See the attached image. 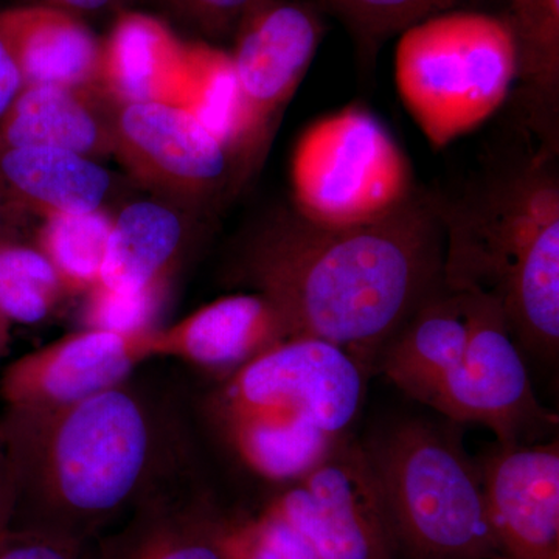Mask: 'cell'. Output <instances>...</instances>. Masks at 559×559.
<instances>
[{
  "instance_id": "44dd1931",
  "label": "cell",
  "mask_w": 559,
  "mask_h": 559,
  "mask_svg": "<svg viewBox=\"0 0 559 559\" xmlns=\"http://www.w3.org/2000/svg\"><path fill=\"white\" fill-rule=\"evenodd\" d=\"M498 13L516 44L514 123L540 142L559 145V0H502Z\"/></svg>"
},
{
  "instance_id": "7a4b0ae2",
  "label": "cell",
  "mask_w": 559,
  "mask_h": 559,
  "mask_svg": "<svg viewBox=\"0 0 559 559\" xmlns=\"http://www.w3.org/2000/svg\"><path fill=\"white\" fill-rule=\"evenodd\" d=\"M14 476L10 528L92 543L183 479L178 423L131 380L49 411L0 417Z\"/></svg>"
},
{
  "instance_id": "ac0fdd59",
  "label": "cell",
  "mask_w": 559,
  "mask_h": 559,
  "mask_svg": "<svg viewBox=\"0 0 559 559\" xmlns=\"http://www.w3.org/2000/svg\"><path fill=\"white\" fill-rule=\"evenodd\" d=\"M114 103L98 90L25 86L0 120V151L55 148L98 160L112 156Z\"/></svg>"
},
{
  "instance_id": "1f68e13d",
  "label": "cell",
  "mask_w": 559,
  "mask_h": 559,
  "mask_svg": "<svg viewBox=\"0 0 559 559\" xmlns=\"http://www.w3.org/2000/svg\"><path fill=\"white\" fill-rule=\"evenodd\" d=\"M16 476L11 463L9 448L0 432V533L9 528L16 506Z\"/></svg>"
},
{
  "instance_id": "ba28073f",
  "label": "cell",
  "mask_w": 559,
  "mask_h": 559,
  "mask_svg": "<svg viewBox=\"0 0 559 559\" xmlns=\"http://www.w3.org/2000/svg\"><path fill=\"white\" fill-rule=\"evenodd\" d=\"M263 511L308 540L319 559H396L388 506L362 441H340Z\"/></svg>"
},
{
  "instance_id": "4fadbf2b",
  "label": "cell",
  "mask_w": 559,
  "mask_h": 559,
  "mask_svg": "<svg viewBox=\"0 0 559 559\" xmlns=\"http://www.w3.org/2000/svg\"><path fill=\"white\" fill-rule=\"evenodd\" d=\"M479 463L500 559H559L558 440L496 443Z\"/></svg>"
},
{
  "instance_id": "484cf974",
  "label": "cell",
  "mask_w": 559,
  "mask_h": 559,
  "mask_svg": "<svg viewBox=\"0 0 559 559\" xmlns=\"http://www.w3.org/2000/svg\"><path fill=\"white\" fill-rule=\"evenodd\" d=\"M66 290L38 248L0 238V314L11 323L35 325L58 307Z\"/></svg>"
},
{
  "instance_id": "cb8c5ba5",
  "label": "cell",
  "mask_w": 559,
  "mask_h": 559,
  "mask_svg": "<svg viewBox=\"0 0 559 559\" xmlns=\"http://www.w3.org/2000/svg\"><path fill=\"white\" fill-rule=\"evenodd\" d=\"M112 224L105 209L44 218L36 248L57 271L66 294H87L98 285Z\"/></svg>"
},
{
  "instance_id": "6da1fadb",
  "label": "cell",
  "mask_w": 559,
  "mask_h": 559,
  "mask_svg": "<svg viewBox=\"0 0 559 559\" xmlns=\"http://www.w3.org/2000/svg\"><path fill=\"white\" fill-rule=\"evenodd\" d=\"M436 194L418 190L389 218L323 229L283 209L253 231L237 275L274 301L294 336L348 352L369 373L390 340L443 286Z\"/></svg>"
},
{
  "instance_id": "603a6c76",
  "label": "cell",
  "mask_w": 559,
  "mask_h": 559,
  "mask_svg": "<svg viewBox=\"0 0 559 559\" xmlns=\"http://www.w3.org/2000/svg\"><path fill=\"white\" fill-rule=\"evenodd\" d=\"M189 55V91L183 106L227 146L245 182L264 156L257 145L229 51L190 44Z\"/></svg>"
},
{
  "instance_id": "f1b7e54d",
  "label": "cell",
  "mask_w": 559,
  "mask_h": 559,
  "mask_svg": "<svg viewBox=\"0 0 559 559\" xmlns=\"http://www.w3.org/2000/svg\"><path fill=\"white\" fill-rule=\"evenodd\" d=\"M90 543L35 530L5 528L0 533V559H87Z\"/></svg>"
},
{
  "instance_id": "f546056e",
  "label": "cell",
  "mask_w": 559,
  "mask_h": 559,
  "mask_svg": "<svg viewBox=\"0 0 559 559\" xmlns=\"http://www.w3.org/2000/svg\"><path fill=\"white\" fill-rule=\"evenodd\" d=\"M176 14L210 38L234 35L255 0H164Z\"/></svg>"
},
{
  "instance_id": "d6986e66",
  "label": "cell",
  "mask_w": 559,
  "mask_h": 559,
  "mask_svg": "<svg viewBox=\"0 0 559 559\" xmlns=\"http://www.w3.org/2000/svg\"><path fill=\"white\" fill-rule=\"evenodd\" d=\"M0 38L20 66L25 86L102 91L103 40L75 14L40 3L2 10Z\"/></svg>"
},
{
  "instance_id": "e0dca14e",
  "label": "cell",
  "mask_w": 559,
  "mask_h": 559,
  "mask_svg": "<svg viewBox=\"0 0 559 559\" xmlns=\"http://www.w3.org/2000/svg\"><path fill=\"white\" fill-rule=\"evenodd\" d=\"M474 294L441 286L390 340L377 371L426 404L465 355L473 331Z\"/></svg>"
},
{
  "instance_id": "5b68a950",
  "label": "cell",
  "mask_w": 559,
  "mask_h": 559,
  "mask_svg": "<svg viewBox=\"0 0 559 559\" xmlns=\"http://www.w3.org/2000/svg\"><path fill=\"white\" fill-rule=\"evenodd\" d=\"M558 156L516 127V145L457 198L436 194L447 288L499 301L532 264L559 257Z\"/></svg>"
},
{
  "instance_id": "277c9868",
  "label": "cell",
  "mask_w": 559,
  "mask_h": 559,
  "mask_svg": "<svg viewBox=\"0 0 559 559\" xmlns=\"http://www.w3.org/2000/svg\"><path fill=\"white\" fill-rule=\"evenodd\" d=\"M362 441L388 506L396 559H500L479 460L448 418L403 415Z\"/></svg>"
},
{
  "instance_id": "30bf717a",
  "label": "cell",
  "mask_w": 559,
  "mask_h": 559,
  "mask_svg": "<svg viewBox=\"0 0 559 559\" xmlns=\"http://www.w3.org/2000/svg\"><path fill=\"white\" fill-rule=\"evenodd\" d=\"M112 156L143 186L190 204L242 183L227 146L175 103H114Z\"/></svg>"
},
{
  "instance_id": "d4e9b609",
  "label": "cell",
  "mask_w": 559,
  "mask_h": 559,
  "mask_svg": "<svg viewBox=\"0 0 559 559\" xmlns=\"http://www.w3.org/2000/svg\"><path fill=\"white\" fill-rule=\"evenodd\" d=\"M323 14L341 22L364 64H371L390 38L411 25L459 9H477L485 0H311Z\"/></svg>"
},
{
  "instance_id": "e575fe53",
  "label": "cell",
  "mask_w": 559,
  "mask_h": 559,
  "mask_svg": "<svg viewBox=\"0 0 559 559\" xmlns=\"http://www.w3.org/2000/svg\"><path fill=\"white\" fill-rule=\"evenodd\" d=\"M0 226H2V205H0Z\"/></svg>"
},
{
  "instance_id": "d6a6232c",
  "label": "cell",
  "mask_w": 559,
  "mask_h": 559,
  "mask_svg": "<svg viewBox=\"0 0 559 559\" xmlns=\"http://www.w3.org/2000/svg\"><path fill=\"white\" fill-rule=\"evenodd\" d=\"M134 0H36L40 5L51 7L68 11L70 14L83 17L87 14L109 13V11H127V7L131 5Z\"/></svg>"
},
{
  "instance_id": "7c38bea8",
  "label": "cell",
  "mask_w": 559,
  "mask_h": 559,
  "mask_svg": "<svg viewBox=\"0 0 559 559\" xmlns=\"http://www.w3.org/2000/svg\"><path fill=\"white\" fill-rule=\"evenodd\" d=\"M154 331L84 329L66 334L7 366L0 399L10 409L49 411L117 388L131 380L140 364L153 359Z\"/></svg>"
},
{
  "instance_id": "83f0119b",
  "label": "cell",
  "mask_w": 559,
  "mask_h": 559,
  "mask_svg": "<svg viewBox=\"0 0 559 559\" xmlns=\"http://www.w3.org/2000/svg\"><path fill=\"white\" fill-rule=\"evenodd\" d=\"M227 559H319L308 540L274 514L230 518Z\"/></svg>"
},
{
  "instance_id": "9c48e42d",
  "label": "cell",
  "mask_w": 559,
  "mask_h": 559,
  "mask_svg": "<svg viewBox=\"0 0 559 559\" xmlns=\"http://www.w3.org/2000/svg\"><path fill=\"white\" fill-rule=\"evenodd\" d=\"M425 406L462 426H485L503 447L538 443L558 426L557 415L536 399L502 308L485 296H476L465 355Z\"/></svg>"
},
{
  "instance_id": "ffe728a7",
  "label": "cell",
  "mask_w": 559,
  "mask_h": 559,
  "mask_svg": "<svg viewBox=\"0 0 559 559\" xmlns=\"http://www.w3.org/2000/svg\"><path fill=\"white\" fill-rule=\"evenodd\" d=\"M112 180L97 160L72 151H0V198L39 218L103 209Z\"/></svg>"
},
{
  "instance_id": "4316f807",
  "label": "cell",
  "mask_w": 559,
  "mask_h": 559,
  "mask_svg": "<svg viewBox=\"0 0 559 559\" xmlns=\"http://www.w3.org/2000/svg\"><path fill=\"white\" fill-rule=\"evenodd\" d=\"M168 289L116 290L95 286L86 294L83 320L86 329L121 334L150 333L159 329Z\"/></svg>"
},
{
  "instance_id": "836d02e7",
  "label": "cell",
  "mask_w": 559,
  "mask_h": 559,
  "mask_svg": "<svg viewBox=\"0 0 559 559\" xmlns=\"http://www.w3.org/2000/svg\"><path fill=\"white\" fill-rule=\"evenodd\" d=\"M11 325H13V323H11L5 316L0 314V358H2L3 353L9 348Z\"/></svg>"
},
{
  "instance_id": "9a60e30c",
  "label": "cell",
  "mask_w": 559,
  "mask_h": 559,
  "mask_svg": "<svg viewBox=\"0 0 559 559\" xmlns=\"http://www.w3.org/2000/svg\"><path fill=\"white\" fill-rule=\"evenodd\" d=\"M229 516L180 480L87 547V559H227Z\"/></svg>"
},
{
  "instance_id": "5bb4252c",
  "label": "cell",
  "mask_w": 559,
  "mask_h": 559,
  "mask_svg": "<svg viewBox=\"0 0 559 559\" xmlns=\"http://www.w3.org/2000/svg\"><path fill=\"white\" fill-rule=\"evenodd\" d=\"M294 336L288 320L263 294L240 293L204 305L153 334V359L176 358L226 378Z\"/></svg>"
},
{
  "instance_id": "4dcf8cb0",
  "label": "cell",
  "mask_w": 559,
  "mask_h": 559,
  "mask_svg": "<svg viewBox=\"0 0 559 559\" xmlns=\"http://www.w3.org/2000/svg\"><path fill=\"white\" fill-rule=\"evenodd\" d=\"M24 87L20 66L7 44L0 38V120L9 112Z\"/></svg>"
},
{
  "instance_id": "8992f818",
  "label": "cell",
  "mask_w": 559,
  "mask_h": 559,
  "mask_svg": "<svg viewBox=\"0 0 559 559\" xmlns=\"http://www.w3.org/2000/svg\"><path fill=\"white\" fill-rule=\"evenodd\" d=\"M393 69L411 119L432 148H447L510 102L516 44L498 11H444L400 33Z\"/></svg>"
},
{
  "instance_id": "2e32d148",
  "label": "cell",
  "mask_w": 559,
  "mask_h": 559,
  "mask_svg": "<svg viewBox=\"0 0 559 559\" xmlns=\"http://www.w3.org/2000/svg\"><path fill=\"white\" fill-rule=\"evenodd\" d=\"M190 44L167 24L139 11H121L103 39L100 90L116 105L164 102L186 105Z\"/></svg>"
},
{
  "instance_id": "7402d4cb",
  "label": "cell",
  "mask_w": 559,
  "mask_h": 559,
  "mask_svg": "<svg viewBox=\"0 0 559 559\" xmlns=\"http://www.w3.org/2000/svg\"><path fill=\"white\" fill-rule=\"evenodd\" d=\"M189 242L179 212L156 201H139L114 216L97 286L116 290L170 288Z\"/></svg>"
},
{
  "instance_id": "8fae6325",
  "label": "cell",
  "mask_w": 559,
  "mask_h": 559,
  "mask_svg": "<svg viewBox=\"0 0 559 559\" xmlns=\"http://www.w3.org/2000/svg\"><path fill=\"white\" fill-rule=\"evenodd\" d=\"M323 16L311 0H255L231 35V66L263 156L318 53Z\"/></svg>"
},
{
  "instance_id": "52a82bcc",
  "label": "cell",
  "mask_w": 559,
  "mask_h": 559,
  "mask_svg": "<svg viewBox=\"0 0 559 559\" xmlns=\"http://www.w3.org/2000/svg\"><path fill=\"white\" fill-rule=\"evenodd\" d=\"M290 209L323 229L370 226L417 194L409 157L358 103L319 117L294 143Z\"/></svg>"
},
{
  "instance_id": "3957f363",
  "label": "cell",
  "mask_w": 559,
  "mask_h": 559,
  "mask_svg": "<svg viewBox=\"0 0 559 559\" xmlns=\"http://www.w3.org/2000/svg\"><path fill=\"white\" fill-rule=\"evenodd\" d=\"M369 374L331 342L290 337L223 378L205 414L245 468L285 487L352 436Z\"/></svg>"
}]
</instances>
